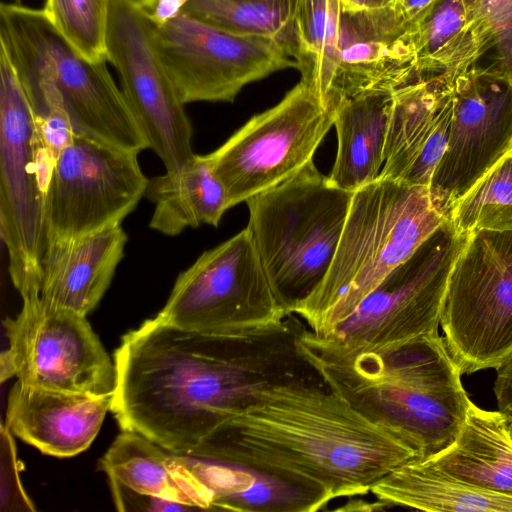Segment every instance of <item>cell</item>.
Returning a JSON list of instances; mask_svg holds the SVG:
<instances>
[{"label": "cell", "mask_w": 512, "mask_h": 512, "mask_svg": "<svg viewBox=\"0 0 512 512\" xmlns=\"http://www.w3.org/2000/svg\"><path fill=\"white\" fill-rule=\"evenodd\" d=\"M305 326L293 313L279 323L231 334L148 319L124 335L115 351L111 411L122 430L186 454L260 392L292 382H324L299 350Z\"/></svg>", "instance_id": "6da1fadb"}, {"label": "cell", "mask_w": 512, "mask_h": 512, "mask_svg": "<svg viewBox=\"0 0 512 512\" xmlns=\"http://www.w3.org/2000/svg\"><path fill=\"white\" fill-rule=\"evenodd\" d=\"M183 455L277 476L329 502L370 493L394 469L417 458L396 432L315 381L260 392Z\"/></svg>", "instance_id": "7a4b0ae2"}, {"label": "cell", "mask_w": 512, "mask_h": 512, "mask_svg": "<svg viewBox=\"0 0 512 512\" xmlns=\"http://www.w3.org/2000/svg\"><path fill=\"white\" fill-rule=\"evenodd\" d=\"M298 347L325 384L372 421L431 458L458 438L472 401L444 338L365 346L320 337L305 326Z\"/></svg>", "instance_id": "3957f363"}, {"label": "cell", "mask_w": 512, "mask_h": 512, "mask_svg": "<svg viewBox=\"0 0 512 512\" xmlns=\"http://www.w3.org/2000/svg\"><path fill=\"white\" fill-rule=\"evenodd\" d=\"M0 48L19 77L36 121L62 109L76 136L138 153L149 148L106 62L80 54L43 9L2 3Z\"/></svg>", "instance_id": "277c9868"}, {"label": "cell", "mask_w": 512, "mask_h": 512, "mask_svg": "<svg viewBox=\"0 0 512 512\" xmlns=\"http://www.w3.org/2000/svg\"><path fill=\"white\" fill-rule=\"evenodd\" d=\"M445 220L427 186L378 178L356 190L328 273L293 314L330 336Z\"/></svg>", "instance_id": "5b68a950"}, {"label": "cell", "mask_w": 512, "mask_h": 512, "mask_svg": "<svg viewBox=\"0 0 512 512\" xmlns=\"http://www.w3.org/2000/svg\"><path fill=\"white\" fill-rule=\"evenodd\" d=\"M354 192L335 186L313 161L246 203L247 229L271 289L287 314L322 283Z\"/></svg>", "instance_id": "8992f818"}, {"label": "cell", "mask_w": 512, "mask_h": 512, "mask_svg": "<svg viewBox=\"0 0 512 512\" xmlns=\"http://www.w3.org/2000/svg\"><path fill=\"white\" fill-rule=\"evenodd\" d=\"M55 162L6 52L0 48V233L23 300L36 298L46 248L45 198Z\"/></svg>", "instance_id": "52a82bcc"}, {"label": "cell", "mask_w": 512, "mask_h": 512, "mask_svg": "<svg viewBox=\"0 0 512 512\" xmlns=\"http://www.w3.org/2000/svg\"><path fill=\"white\" fill-rule=\"evenodd\" d=\"M440 325L462 374L512 358V231L468 233L448 277Z\"/></svg>", "instance_id": "ba28073f"}, {"label": "cell", "mask_w": 512, "mask_h": 512, "mask_svg": "<svg viewBox=\"0 0 512 512\" xmlns=\"http://www.w3.org/2000/svg\"><path fill=\"white\" fill-rule=\"evenodd\" d=\"M288 315L245 228L181 272L157 316L183 329L231 334L273 325Z\"/></svg>", "instance_id": "9c48e42d"}, {"label": "cell", "mask_w": 512, "mask_h": 512, "mask_svg": "<svg viewBox=\"0 0 512 512\" xmlns=\"http://www.w3.org/2000/svg\"><path fill=\"white\" fill-rule=\"evenodd\" d=\"M334 112L303 81L272 108L253 116L206 157L229 207L268 190L313 161Z\"/></svg>", "instance_id": "30bf717a"}, {"label": "cell", "mask_w": 512, "mask_h": 512, "mask_svg": "<svg viewBox=\"0 0 512 512\" xmlns=\"http://www.w3.org/2000/svg\"><path fill=\"white\" fill-rule=\"evenodd\" d=\"M138 154L75 135L48 183L45 250L121 225L145 196L149 180Z\"/></svg>", "instance_id": "8fae6325"}, {"label": "cell", "mask_w": 512, "mask_h": 512, "mask_svg": "<svg viewBox=\"0 0 512 512\" xmlns=\"http://www.w3.org/2000/svg\"><path fill=\"white\" fill-rule=\"evenodd\" d=\"M4 325L9 349L1 354V382L16 376L38 388L113 396L115 364L86 316L26 299Z\"/></svg>", "instance_id": "7c38bea8"}, {"label": "cell", "mask_w": 512, "mask_h": 512, "mask_svg": "<svg viewBox=\"0 0 512 512\" xmlns=\"http://www.w3.org/2000/svg\"><path fill=\"white\" fill-rule=\"evenodd\" d=\"M154 42L183 104L232 102L245 85L296 68L273 38L232 33L183 11L154 23Z\"/></svg>", "instance_id": "4fadbf2b"}, {"label": "cell", "mask_w": 512, "mask_h": 512, "mask_svg": "<svg viewBox=\"0 0 512 512\" xmlns=\"http://www.w3.org/2000/svg\"><path fill=\"white\" fill-rule=\"evenodd\" d=\"M467 236L446 219L328 337L386 346L438 334L448 277Z\"/></svg>", "instance_id": "5bb4252c"}, {"label": "cell", "mask_w": 512, "mask_h": 512, "mask_svg": "<svg viewBox=\"0 0 512 512\" xmlns=\"http://www.w3.org/2000/svg\"><path fill=\"white\" fill-rule=\"evenodd\" d=\"M106 58L149 149L166 172L179 170L195 155L192 124L157 52L154 22L135 0H111Z\"/></svg>", "instance_id": "9a60e30c"}, {"label": "cell", "mask_w": 512, "mask_h": 512, "mask_svg": "<svg viewBox=\"0 0 512 512\" xmlns=\"http://www.w3.org/2000/svg\"><path fill=\"white\" fill-rule=\"evenodd\" d=\"M512 150V81L496 68L473 66L453 83L445 152L429 185L435 210L450 219L457 203Z\"/></svg>", "instance_id": "2e32d148"}, {"label": "cell", "mask_w": 512, "mask_h": 512, "mask_svg": "<svg viewBox=\"0 0 512 512\" xmlns=\"http://www.w3.org/2000/svg\"><path fill=\"white\" fill-rule=\"evenodd\" d=\"M415 63L414 26L399 4L368 10L341 6L336 70L326 107L334 112L345 99L394 90L415 74Z\"/></svg>", "instance_id": "e0dca14e"}, {"label": "cell", "mask_w": 512, "mask_h": 512, "mask_svg": "<svg viewBox=\"0 0 512 512\" xmlns=\"http://www.w3.org/2000/svg\"><path fill=\"white\" fill-rule=\"evenodd\" d=\"M453 83L414 74L393 90V105L379 178L429 187L448 141Z\"/></svg>", "instance_id": "ac0fdd59"}, {"label": "cell", "mask_w": 512, "mask_h": 512, "mask_svg": "<svg viewBox=\"0 0 512 512\" xmlns=\"http://www.w3.org/2000/svg\"><path fill=\"white\" fill-rule=\"evenodd\" d=\"M112 396L55 391L16 381L10 390L6 427L44 454L71 457L97 436Z\"/></svg>", "instance_id": "d6986e66"}, {"label": "cell", "mask_w": 512, "mask_h": 512, "mask_svg": "<svg viewBox=\"0 0 512 512\" xmlns=\"http://www.w3.org/2000/svg\"><path fill=\"white\" fill-rule=\"evenodd\" d=\"M127 240L124 229L116 225L46 249L33 299L87 316L110 286Z\"/></svg>", "instance_id": "ffe728a7"}, {"label": "cell", "mask_w": 512, "mask_h": 512, "mask_svg": "<svg viewBox=\"0 0 512 512\" xmlns=\"http://www.w3.org/2000/svg\"><path fill=\"white\" fill-rule=\"evenodd\" d=\"M392 105L393 90H377L335 108L337 153L329 175L335 186L355 192L380 177Z\"/></svg>", "instance_id": "44dd1931"}, {"label": "cell", "mask_w": 512, "mask_h": 512, "mask_svg": "<svg viewBox=\"0 0 512 512\" xmlns=\"http://www.w3.org/2000/svg\"><path fill=\"white\" fill-rule=\"evenodd\" d=\"M415 74L454 81L493 47L476 0H440L414 28Z\"/></svg>", "instance_id": "7402d4cb"}, {"label": "cell", "mask_w": 512, "mask_h": 512, "mask_svg": "<svg viewBox=\"0 0 512 512\" xmlns=\"http://www.w3.org/2000/svg\"><path fill=\"white\" fill-rule=\"evenodd\" d=\"M173 454L211 491L213 511L315 512L330 503L323 494L277 476Z\"/></svg>", "instance_id": "603a6c76"}, {"label": "cell", "mask_w": 512, "mask_h": 512, "mask_svg": "<svg viewBox=\"0 0 512 512\" xmlns=\"http://www.w3.org/2000/svg\"><path fill=\"white\" fill-rule=\"evenodd\" d=\"M385 509L512 512V496L489 491L446 472L427 459L400 465L371 488Z\"/></svg>", "instance_id": "cb8c5ba5"}, {"label": "cell", "mask_w": 512, "mask_h": 512, "mask_svg": "<svg viewBox=\"0 0 512 512\" xmlns=\"http://www.w3.org/2000/svg\"><path fill=\"white\" fill-rule=\"evenodd\" d=\"M99 467L132 489L213 511L211 491L172 452L137 432L122 430Z\"/></svg>", "instance_id": "d4e9b609"}, {"label": "cell", "mask_w": 512, "mask_h": 512, "mask_svg": "<svg viewBox=\"0 0 512 512\" xmlns=\"http://www.w3.org/2000/svg\"><path fill=\"white\" fill-rule=\"evenodd\" d=\"M145 197L154 203L149 227L176 236L187 227H217L229 203L206 155L195 154L175 172L148 180Z\"/></svg>", "instance_id": "484cf974"}, {"label": "cell", "mask_w": 512, "mask_h": 512, "mask_svg": "<svg viewBox=\"0 0 512 512\" xmlns=\"http://www.w3.org/2000/svg\"><path fill=\"white\" fill-rule=\"evenodd\" d=\"M427 460L473 485L512 496V437L500 410L472 402L456 441Z\"/></svg>", "instance_id": "4316f807"}, {"label": "cell", "mask_w": 512, "mask_h": 512, "mask_svg": "<svg viewBox=\"0 0 512 512\" xmlns=\"http://www.w3.org/2000/svg\"><path fill=\"white\" fill-rule=\"evenodd\" d=\"M298 2L299 0H188L181 11L232 33L273 38L294 60Z\"/></svg>", "instance_id": "83f0119b"}, {"label": "cell", "mask_w": 512, "mask_h": 512, "mask_svg": "<svg viewBox=\"0 0 512 512\" xmlns=\"http://www.w3.org/2000/svg\"><path fill=\"white\" fill-rule=\"evenodd\" d=\"M340 8L339 0H299L295 15L296 68L325 107L336 70Z\"/></svg>", "instance_id": "f1b7e54d"}, {"label": "cell", "mask_w": 512, "mask_h": 512, "mask_svg": "<svg viewBox=\"0 0 512 512\" xmlns=\"http://www.w3.org/2000/svg\"><path fill=\"white\" fill-rule=\"evenodd\" d=\"M450 220L459 234L512 231V150L457 203Z\"/></svg>", "instance_id": "f546056e"}, {"label": "cell", "mask_w": 512, "mask_h": 512, "mask_svg": "<svg viewBox=\"0 0 512 512\" xmlns=\"http://www.w3.org/2000/svg\"><path fill=\"white\" fill-rule=\"evenodd\" d=\"M111 0H46L45 14L80 54L107 62L106 39Z\"/></svg>", "instance_id": "4dcf8cb0"}, {"label": "cell", "mask_w": 512, "mask_h": 512, "mask_svg": "<svg viewBox=\"0 0 512 512\" xmlns=\"http://www.w3.org/2000/svg\"><path fill=\"white\" fill-rule=\"evenodd\" d=\"M496 50V69L512 81V0H476Z\"/></svg>", "instance_id": "1f68e13d"}, {"label": "cell", "mask_w": 512, "mask_h": 512, "mask_svg": "<svg viewBox=\"0 0 512 512\" xmlns=\"http://www.w3.org/2000/svg\"><path fill=\"white\" fill-rule=\"evenodd\" d=\"M109 483L115 506L119 511H199L198 508L186 503L168 500L132 489L114 478H109Z\"/></svg>", "instance_id": "d6a6232c"}, {"label": "cell", "mask_w": 512, "mask_h": 512, "mask_svg": "<svg viewBox=\"0 0 512 512\" xmlns=\"http://www.w3.org/2000/svg\"><path fill=\"white\" fill-rule=\"evenodd\" d=\"M440 0H398L414 28L425 20Z\"/></svg>", "instance_id": "836d02e7"}, {"label": "cell", "mask_w": 512, "mask_h": 512, "mask_svg": "<svg viewBox=\"0 0 512 512\" xmlns=\"http://www.w3.org/2000/svg\"><path fill=\"white\" fill-rule=\"evenodd\" d=\"M342 7L353 10H368L390 7L398 4V0H339Z\"/></svg>", "instance_id": "e575fe53"}, {"label": "cell", "mask_w": 512, "mask_h": 512, "mask_svg": "<svg viewBox=\"0 0 512 512\" xmlns=\"http://www.w3.org/2000/svg\"><path fill=\"white\" fill-rule=\"evenodd\" d=\"M506 417H507L509 432L512 437V414H508V415H506Z\"/></svg>", "instance_id": "d590c367"}, {"label": "cell", "mask_w": 512, "mask_h": 512, "mask_svg": "<svg viewBox=\"0 0 512 512\" xmlns=\"http://www.w3.org/2000/svg\"><path fill=\"white\" fill-rule=\"evenodd\" d=\"M14 1H16L18 3L20 0H14Z\"/></svg>", "instance_id": "8d00e7d4"}]
</instances>
